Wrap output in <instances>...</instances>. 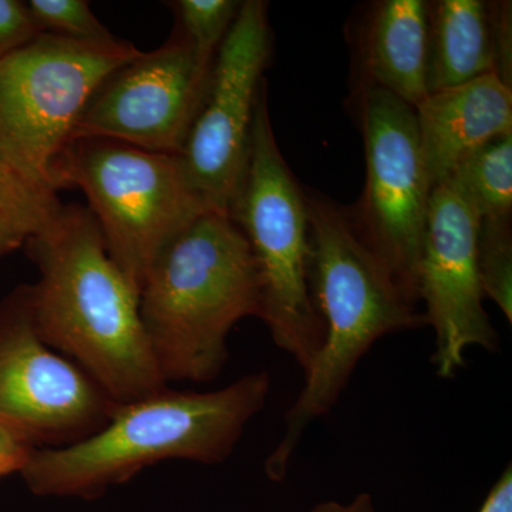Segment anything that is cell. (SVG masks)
<instances>
[{
    "label": "cell",
    "instance_id": "obj_10",
    "mask_svg": "<svg viewBox=\"0 0 512 512\" xmlns=\"http://www.w3.org/2000/svg\"><path fill=\"white\" fill-rule=\"evenodd\" d=\"M116 407L92 377L42 339L29 285L0 303V424L36 448L63 447L101 429Z\"/></svg>",
    "mask_w": 512,
    "mask_h": 512
},
{
    "label": "cell",
    "instance_id": "obj_1",
    "mask_svg": "<svg viewBox=\"0 0 512 512\" xmlns=\"http://www.w3.org/2000/svg\"><path fill=\"white\" fill-rule=\"evenodd\" d=\"M40 271L33 319L50 348L74 360L116 404L165 389L140 313V291L107 251L89 208L63 205L25 244Z\"/></svg>",
    "mask_w": 512,
    "mask_h": 512
},
{
    "label": "cell",
    "instance_id": "obj_3",
    "mask_svg": "<svg viewBox=\"0 0 512 512\" xmlns=\"http://www.w3.org/2000/svg\"><path fill=\"white\" fill-rule=\"evenodd\" d=\"M311 264L309 284L322 318V348L305 384L285 414V433L265 463L266 476L282 481L312 421L338 402L362 357L390 333L417 329L426 318L360 235L350 212L318 191L305 190Z\"/></svg>",
    "mask_w": 512,
    "mask_h": 512
},
{
    "label": "cell",
    "instance_id": "obj_9",
    "mask_svg": "<svg viewBox=\"0 0 512 512\" xmlns=\"http://www.w3.org/2000/svg\"><path fill=\"white\" fill-rule=\"evenodd\" d=\"M271 53L268 3L245 0L215 56L207 99L178 154L188 184L212 212L231 214L241 190Z\"/></svg>",
    "mask_w": 512,
    "mask_h": 512
},
{
    "label": "cell",
    "instance_id": "obj_22",
    "mask_svg": "<svg viewBox=\"0 0 512 512\" xmlns=\"http://www.w3.org/2000/svg\"><path fill=\"white\" fill-rule=\"evenodd\" d=\"M39 35L26 3L0 0V62Z\"/></svg>",
    "mask_w": 512,
    "mask_h": 512
},
{
    "label": "cell",
    "instance_id": "obj_26",
    "mask_svg": "<svg viewBox=\"0 0 512 512\" xmlns=\"http://www.w3.org/2000/svg\"><path fill=\"white\" fill-rule=\"evenodd\" d=\"M28 238L0 215V258L26 244Z\"/></svg>",
    "mask_w": 512,
    "mask_h": 512
},
{
    "label": "cell",
    "instance_id": "obj_13",
    "mask_svg": "<svg viewBox=\"0 0 512 512\" xmlns=\"http://www.w3.org/2000/svg\"><path fill=\"white\" fill-rule=\"evenodd\" d=\"M414 111L431 188L478 148L512 133V89L495 74L430 93Z\"/></svg>",
    "mask_w": 512,
    "mask_h": 512
},
{
    "label": "cell",
    "instance_id": "obj_14",
    "mask_svg": "<svg viewBox=\"0 0 512 512\" xmlns=\"http://www.w3.org/2000/svg\"><path fill=\"white\" fill-rule=\"evenodd\" d=\"M356 84L416 109L429 96V2L379 0L356 29Z\"/></svg>",
    "mask_w": 512,
    "mask_h": 512
},
{
    "label": "cell",
    "instance_id": "obj_6",
    "mask_svg": "<svg viewBox=\"0 0 512 512\" xmlns=\"http://www.w3.org/2000/svg\"><path fill=\"white\" fill-rule=\"evenodd\" d=\"M55 190L79 188L113 261L138 291L158 255L212 212L188 184L180 157L106 138H77L53 173Z\"/></svg>",
    "mask_w": 512,
    "mask_h": 512
},
{
    "label": "cell",
    "instance_id": "obj_17",
    "mask_svg": "<svg viewBox=\"0 0 512 512\" xmlns=\"http://www.w3.org/2000/svg\"><path fill=\"white\" fill-rule=\"evenodd\" d=\"M477 271L483 295L490 298L512 323L511 217L480 220Z\"/></svg>",
    "mask_w": 512,
    "mask_h": 512
},
{
    "label": "cell",
    "instance_id": "obj_5",
    "mask_svg": "<svg viewBox=\"0 0 512 512\" xmlns=\"http://www.w3.org/2000/svg\"><path fill=\"white\" fill-rule=\"evenodd\" d=\"M229 217L254 256L261 312L279 349L303 375L322 348L325 328L309 284L311 241L305 188L276 143L266 84L256 104L247 173Z\"/></svg>",
    "mask_w": 512,
    "mask_h": 512
},
{
    "label": "cell",
    "instance_id": "obj_8",
    "mask_svg": "<svg viewBox=\"0 0 512 512\" xmlns=\"http://www.w3.org/2000/svg\"><path fill=\"white\" fill-rule=\"evenodd\" d=\"M363 137L366 181L355 211L357 234L410 302L419 303V264L433 188L414 107L373 87H353Z\"/></svg>",
    "mask_w": 512,
    "mask_h": 512
},
{
    "label": "cell",
    "instance_id": "obj_21",
    "mask_svg": "<svg viewBox=\"0 0 512 512\" xmlns=\"http://www.w3.org/2000/svg\"><path fill=\"white\" fill-rule=\"evenodd\" d=\"M495 76L512 89V5L510 0L487 2Z\"/></svg>",
    "mask_w": 512,
    "mask_h": 512
},
{
    "label": "cell",
    "instance_id": "obj_25",
    "mask_svg": "<svg viewBox=\"0 0 512 512\" xmlns=\"http://www.w3.org/2000/svg\"><path fill=\"white\" fill-rule=\"evenodd\" d=\"M308 512H377L375 500L367 493L357 494L349 503L339 501H323Z\"/></svg>",
    "mask_w": 512,
    "mask_h": 512
},
{
    "label": "cell",
    "instance_id": "obj_18",
    "mask_svg": "<svg viewBox=\"0 0 512 512\" xmlns=\"http://www.w3.org/2000/svg\"><path fill=\"white\" fill-rule=\"evenodd\" d=\"M62 208L57 194L26 181L0 148V215L5 220L29 239L49 227Z\"/></svg>",
    "mask_w": 512,
    "mask_h": 512
},
{
    "label": "cell",
    "instance_id": "obj_24",
    "mask_svg": "<svg viewBox=\"0 0 512 512\" xmlns=\"http://www.w3.org/2000/svg\"><path fill=\"white\" fill-rule=\"evenodd\" d=\"M478 512H512V467L508 466L485 497Z\"/></svg>",
    "mask_w": 512,
    "mask_h": 512
},
{
    "label": "cell",
    "instance_id": "obj_23",
    "mask_svg": "<svg viewBox=\"0 0 512 512\" xmlns=\"http://www.w3.org/2000/svg\"><path fill=\"white\" fill-rule=\"evenodd\" d=\"M35 450L36 447L16 431L0 424V478L22 473Z\"/></svg>",
    "mask_w": 512,
    "mask_h": 512
},
{
    "label": "cell",
    "instance_id": "obj_19",
    "mask_svg": "<svg viewBox=\"0 0 512 512\" xmlns=\"http://www.w3.org/2000/svg\"><path fill=\"white\" fill-rule=\"evenodd\" d=\"M175 29L205 55L217 56L229 30L238 18L237 0H178L173 3Z\"/></svg>",
    "mask_w": 512,
    "mask_h": 512
},
{
    "label": "cell",
    "instance_id": "obj_11",
    "mask_svg": "<svg viewBox=\"0 0 512 512\" xmlns=\"http://www.w3.org/2000/svg\"><path fill=\"white\" fill-rule=\"evenodd\" d=\"M214 62L174 29L163 46L141 52L100 84L70 141L106 138L178 156L207 99Z\"/></svg>",
    "mask_w": 512,
    "mask_h": 512
},
{
    "label": "cell",
    "instance_id": "obj_12",
    "mask_svg": "<svg viewBox=\"0 0 512 512\" xmlns=\"http://www.w3.org/2000/svg\"><path fill=\"white\" fill-rule=\"evenodd\" d=\"M478 224L480 218L453 185L433 188L419 264V301L426 305V325L434 330L433 365L441 379H453L463 369L471 346L500 349L478 279Z\"/></svg>",
    "mask_w": 512,
    "mask_h": 512
},
{
    "label": "cell",
    "instance_id": "obj_7",
    "mask_svg": "<svg viewBox=\"0 0 512 512\" xmlns=\"http://www.w3.org/2000/svg\"><path fill=\"white\" fill-rule=\"evenodd\" d=\"M127 40L84 42L40 33L0 62V148L39 190L53 173L100 84L140 55Z\"/></svg>",
    "mask_w": 512,
    "mask_h": 512
},
{
    "label": "cell",
    "instance_id": "obj_15",
    "mask_svg": "<svg viewBox=\"0 0 512 512\" xmlns=\"http://www.w3.org/2000/svg\"><path fill=\"white\" fill-rule=\"evenodd\" d=\"M485 74H495L487 2H429V92L451 89Z\"/></svg>",
    "mask_w": 512,
    "mask_h": 512
},
{
    "label": "cell",
    "instance_id": "obj_4",
    "mask_svg": "<svg viewBox=\"0 0 512 512\" xmlns=\"http://www.w3.org/2000/svg\"><path fill=\"white\" fill-rule=\"evenodd\" d=\"M261 312L254 256L235 221L207 212L158 255L140 313L165 382H211L228 360L229 332Z\"/></svg>",
    "mask_w": 512,
    "mask_h": 512
},
{
    "label": "cell",
    "instance_id": "obj_2",
    "mask_svg": "<svg viewBox=\"0 0 512 512\" xmlns=\"http://www.w3.org/2000/svg\"><path fill=\"white\" fill-rule=\"evenodd\" d=\"M268 372L241 377L214 392L168 387L117 404L110 419L86 439L36 448L22 477L39 497L96 498L160 461L221 464L271 393Z\"/></svg>",
    "mask_w": 512,
    "mask_h": 512
},
{
    "label": "cell",
    "instance_id": "obj_20",
    "mask_svg": "<svg viewBox=\"0 0 512 512\" xmlns=\"http://www.w3.org/2000/svg\"><path fill=\"white\" fill-rule=\"evenodd\" d=\"M26 6L40 33L84 42H106L114 37L86 0H30Z\"/></svg>",
    "mask_w": 512,
    "mask_h": 512
},
{
    "label": "cell",
    "instance_id": "obj_16",
    "mask_svg": "<svg viewBox=\"0 0 512 512\" xmlns=\"http://www.w3.org/2000/svg\"><path fill=\"white\" fill-rule=\"evenodd\" d=\"M446 183L460 192L480 220L511 217L512 133L464 158Z\"/></svg>",
    "mask_w": 512,
    "mask_h": 512
}]
</instances>
